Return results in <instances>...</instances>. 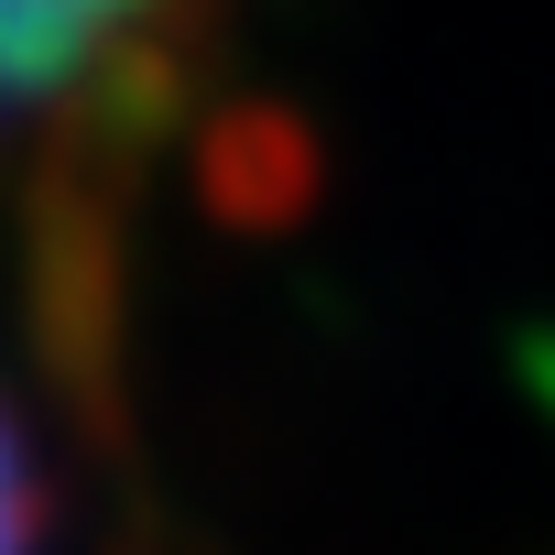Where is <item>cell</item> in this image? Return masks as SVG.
I'll return each instance as SVG.
<instances>
[{
	"instance_id": "obj_1",
	"label": "cell",
	"mask_w": 555,
	"mask_h": 555,
	"mask_svg": "<svg viewBox=\"0 0 555 555\" xmlns=\"http://www.w3.org/2000/svg\"><path fill=\"white\" fill-rule=\"evenodd\" d=\"M153 0H0V109L55 99L77 66L109 55V34H131Z\"/></svg>"
},
{
	"instance_id": "obj_2",
	"label": "cell",
	"mask_w": 555,
	"mask_h": 555,
	"mask_svg": "<svg viewBox=\"0 0 555 555\" xmlns=\"http://www.w3.org/2000/svg\"><path fill=\"white\" fill-rule=\"evenodd\" d=\"M0 555H34V479H23L12 425H0Z\"/></svg>"
}]
</instances>
